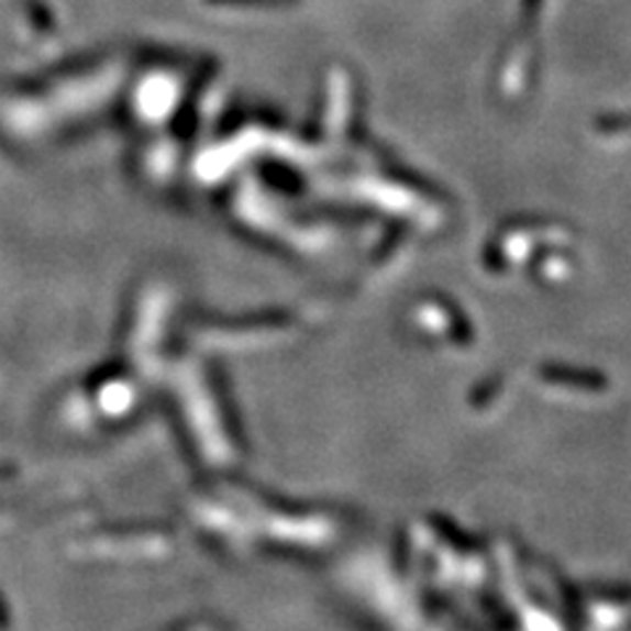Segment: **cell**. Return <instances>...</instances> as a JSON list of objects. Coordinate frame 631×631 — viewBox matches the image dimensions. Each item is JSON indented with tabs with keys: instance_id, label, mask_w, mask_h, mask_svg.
I'll return each mask as SVG.
<instances>
[]
</instances>
